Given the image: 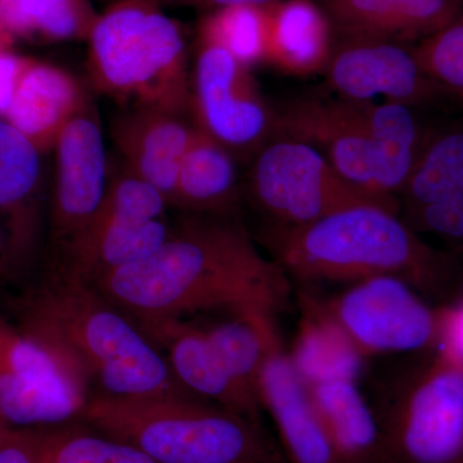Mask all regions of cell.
I'll return each mask as SVG.
<instances>
[{"label": "cell", "mask_w": 463, "mask_h": 463, "mask_svg": "<svg viewBox=\"0 0 463 463\" xmlns=\"http://www.w3.org/2000/svg\"><path fill=\"white\" fill-rule=\"evenodd\" d=\"M462 196L463 124L429 130L416 166L399 197L401 213Z\"/></svg>", "instance_id": "obj_27"}, {"label": "cell", "mask_w": 463, "mask_h": 463, "mask_svg": "<svg viewBox=\"0 0 463 463\" xmlns=\"http://www.w3.org/2000/svg\"><path fill=\"white\" fill-rule=\"evenodd\" d=\"M90 383L78 364L0 310V419L12 429L81 422Z\"/></svg>", "instance_id": "obj_6"}, {"label": "cell", "mask_w": 463, "mask_h": 463, "mask_svg": "<svg viewBox=\"0 0 463 463\" xmlns=\"http://www.w3.org/2000/svg\"><path fill=\"white\" fill-rule=\"evenodd\" d=\"M312 146L353 187L395 212L380 196L364 102L301 99L276 111V133ZM399 214V213H398Z\"/></svg>", "instance_id": "obj_13"}, {"label": "cell", "mask_w": 463, "mask_h": 463, "mask_svg": "<svg viewBox=\"0 0 463 463\" xmlns=\"http://www.w3.org/2000/svg\"><path fill=\"white\" fill-rule=\"evenodd\" d=\"M303 318L292 352V364L307 385L361 379L364 356L350 343L315 298H303Z\"/></svg>", "instance_id": "obj_25"}, {"label": "cell", "mask_w": 463, "mask_h": 463, "mask_svg": "<svg viewBox=\"0 0 463 463\" xmlns=\"http://www.w3.org/2000/svg\"><path fill=\"white\" fill-rule=\"evenodd\" d=\"M139 327L165 355L183 388L197 398L258 422L260 403L228 373L203 326L174 319Z\"/></svg>", "instance_id": "obj_17"}, {"label": "cell", "mask_w": 463, "mask_h": 463, "mask_svg": "<svg viewBox=\"0 0 463 463\" xmlns=\"http://www.w3.org/2000/svg\"><path fill=\"white\" fill-rule=\"evenodd\" d=\"M249 194L270 225L279 227H298L346 207L374 203L321 152L281 134H274L252 157Z\"/></svg>", "instance_id": "obj_9"}, {"label": "cell", "mask_w": 463, "mask_h": 463, "mask_svg": "<svg viewBox=\"0 0 463 463\" xmlns=\"http://www.w3.org/2000/svg\"><path fill=\"white\" fill-rule=\"evenodd\" d=\"M325 75L340 99L359 102L383 96L386 102L416 109L450 97L422 71L412 50L385 39L347 36L334 48Z\"/></svg>", "instance_id": "obj_14"}, {"label": "cell", "mask_w": 463, "mask_h": 463, "mask_svg": "<svg viewBox=\"0 0 463 463\" xmlns=\"http://www.w3.org/2000/svg\"><path fill=\"white\" fill-rule=\"evenodd\" d=\"M398 213L362 203L298 227L268 225L260 240L289 277L354 283L397 277L426 300H446L462 285L455 252L426 243Z\"/></svg>", "instance_id": "obj_3"}, {"label": "cell", "mask_w": 463, "mask_h": 463, "mask_svg": "<svg viewBox=\"0 0 463 463\" xmlns=\"http://www.w3.org/2000/svg\"><path fill=\"white\" fill-rule=\"evenodd\" d=\"M318 303L364 358L437 349L438 307L397 277L350 283Z\"/></svg>", "instance_id": "obj_10"}, {"label": "cell", "mask_w": 463, "mask_h": 463, "mask_svg": "<svg viewBox=\"0 0 463 463\" xmlns=\"http://www.w3.org/2000/svg\"><path fill=\"white\" fill-rule=\"evenodd\" d=\"M437 349L463 365V297L438 307Z\"/></svg>", "instance_id": "obj_34"}, {"label": "cell", "mask_w": 463, "mask_h": 463, "mask_svg": "<svg viewBox=\"0 0 463 463\" xmlns=\"http://www.w3.org/2000/svg\"><path fill=\"white\" fill-rule=\"evenodd\" d=\"M398 383L383 426L394 463H463V365L435 349Z\"/></svg>", "instance_id": "obj_7"}, {"label": "cell", "mask_w": 463, "mask_h": 463, "mask_svg": "<svg viewBox=\"0 0 463 463\" xmlns=\"http://www.w3.org/2000/svg\"><path fill=\"white\" fill-rule=\"evenodd\" d=\"M183 115L154 108H128L111 123L123 165L157 188L172 206L179 164L196 134Z\"/></svg>", "instance_id": "obj_18"}, {"label": "cell", "mask_w": 463, "mask_h": 463, "mask_svg": "<svg viewBox=\"0 0 463 463\" xmlns=\"http://www.w3.org/2000/svg\"><path fill=\"white\" fill-rule=\"evenodd\" d=\"M364 109L373 139L374 179L380 196L401 213L399 197L416 166L429 130L408 106L364 102Z\"/></svg>", "instance_id": "obj_22"}, {"label": "cell", "mask_w": 463, "mask_h": 463, "mask_svg": "<svg viewBox=\"0 0 463 463\" xmlns=\"http://www.w3.org/2000/svg\"><path fill=\"white\" fill-rule=\"evenodd\" d=\"M42 152L0 118V227L17 281L32 269L44 219Z\"/></svg>", "instance_id": "obj_15"}, {"label": "cell", "mask_w": 463, "mask_h": 463, "mask_svg": "<svg viewBox=\"0 0 463 463\" xmlns=\"http://www.w3.org/2000/svg\"><path fill=\"white\" fill-rule=\"evenodd\" d=\"M259 401L272 417L289 462L341 463L309 386L292 364L279 335L261 370Z\"/></svg>", "instance_id": "obj_16"}, {"label": "cell", "mask_w": 463, "mask_h": 463, "mask_svg": "<svg viewBox=\"0 0 463 463\" xmlns=\"http://www.w3.org/2000/svg\"><path fill=\"white\" fill-rule=\"evenodd\" d=\"M88 42V71L99 93L125 108L190 111L184 38L154 0H116L99 14Z\"/></svg>", "instance_id": "obj_5"}, {"label": "cell", "mask_w": 463, "mask_h": 463, "mask_svg": "<svg viewBox=\"0 0 463 463\" xmlns=\"http://www.w3.org/2000/svg\"><path fill=\"white\" fill-rule=\"evenodd\" d=\"M11 316L78 364L88 383L99 386L97 394L194 395L138 323L69 270L44 265L38 281L14 298Z\"/></svg>", "instance_id": "obj_2"}, {"label": "cell", "mask_w": 463, "mask_h": 463, "mask_svg": "<svg viewBox=\"0 0 463 463\" xmlns=\"http://www.w3.org/2000/svg\"><path fill=\"white\" fill-rule=\"evenodd\" d=\"M237 196L236 156L197 128L179 164L172 206L188 214L230 215Z\"/></svg>", "instance_id": "obj_24"}, {"label": "cell", "mask_w": 463, "mask_h": 463, "mask_svg": "<svg viewBox=\"0 0 463 463\" xmlns=\"http://www.w3.org/2000/svg\"><path fill=\"white\" fill-rule=\"evenodd\" d=\"M167 201L157 188L120 165L109 172L108 191L99 215L58 263L91 283L120 268L138 263L161 248L172 232Z\"/></svg>", "instance_id": "obj_8"}, {"label": "cell", "mask_w": 463, "mask_h": 463, "mask_svg": "<svg viewBox=\"0 0 463 463\" xmlns=\"http://www.w3.org/2000/svg\"><path fill=\"white\" fill-rule=\"evenodd\" d=\"M53 194L45 263H58L99 215L109 183V161L97 109L85 106L54 146Z\"/></svg>", "instance_id": "obj_12"}, {"label": "cell", "mask_w": 463, "mask_h": 463, "mask_svg": "<svg viewBox=\"0 0 463 463\" xmlns=\"http://www.w3.org/2000/svg\"><path fill=\"white\" fill-rule=\"evenodd\" d=\"M33 58L21 56L14 51L0 56V118H5L14 102L18 88Z\"/></svg>", "instance_id": "obj_35"}, {"label": "cell", "mask_w": 463, "mask_h": 463, "mask_svg": "<svg viewBox=\"0 0 463 463\" xmlns=\"http://www.w3.org/2000/svg\"><path fill=\"white\" fill-rule=\"evenodd\" d=\"M43 463H155L138 448L85 423L51 428Z\"/></svg>", "instance_id": "obj_30"}, {"label": "cell", "mask_w": 463, "mask_h": 463, "mask_svg": "<svg viewBox=\"0 0 463 463\" xmlns=\"http://www.w3.org/2000/svg\"><path fill=\"white\" fill-rule=\"evenodd\" d=\"M81 423L155 463H282L258 422L194 395L93 394Z\"/></svg>", "instance_id": "obj_4"}, {"label": "cell", "mask_w": 463, "mask_h": 463, "mask_svg": "<svg viewBox=\"0 0 463 463\" xmlns=\"http://www.w3.org/2000/svg\"><path fill=\"white\" fill-rule=\"evenodd\" d=\"M191 111L199 129L237 157H254L276 133V111L250 67L223 48L200 43L191 78Z\"/></svg>", "instance_id": "obj_11"}, {"label": "cell", "mask_w": 463, "mask_h": 463, "mask_svg": "<svg viewBox=\"0 0 463 463\" xmlns=\"http://www.w3.org/2000/svg\"><path fill=\"white\" fill-rule=\"evenodd\" d=\"M11 431L12 428H9L7 423H5V421H3L2 419H0V443H2V441L8 437V434Z\"/></svg>", "instance_id": "obj_39"}, {"label": "cell", "mask_w": 463, "mask_h": 463, "mask_svg": "<svg viewBox=\"0 0 463 463\" xmlns=\"http://www.w3.org/2000/svg\"><path fill=\"white\" fill-rule=\"evenodd\" d=\"M50 429H12L0 443V463H43Z\"/></svg>", "instance_id": "obj_33"}, {"label": "cell", "mask_w": 463, "mask_h": 463, "mask_svg": "<svg viewBox=\"0 0 463 463\" xmlns=\"http://www.w3.org/2000/svg\"><path fill=\"white\" fill-rule=\"evenodd\" d=\"M16 282V276H14L11 261H9L7 242H5V233L0 227V288H5V286Z\"/></svg>", "instance_id": "obj_37"}, {"label": "cell", "mask_w": 463, "mask_h": 463, "mask_svg": "<svg viewBox=\"0 0 463 463\" xmlns=\"http://www.w3.org/2000/svg\"><path fill=\"white\" fill-rule=\"evenodd\" d=\"M90 102L74 75L33 60L5 118L45 154Z\"/></svg>", "instance_id": "obj_19"}, {"label": "cell", "mask_w": 463, "mask_h": 463, "mask_svg": "<svg viewBox=\"0 0 463 463\" xmlns=\"http://www.w3.org/2000/svg\"><path fill=\"white\" fill-rule=\"evenodd\" d=\"M203 328L231 376L260 403L261 370L274 339L279 335L276 317L227 313V318Z\"/></svg>", "instance_id": "obj_26"}, {"label": "cell", "mask_w": 463, "mask_h": 463, "mask_svg": "<svg viewBox=\"0 0 463 463\" xmlns=\"http://www.w3.org/2000/svg\"><path fill=\"white\" fill-rule=\"evenodd\" d=\"M269 12L267 62L288 75L325 72L335 48L326 11L312 0H279Z\"/></svg>", "instance_id": "obj_23"}, {"label": "cell", "mask_w": 463, "mask_h": 463, "mask_svg": "<svg viewBox=\"0 0 463 463\" xmlns=\"http://www.w3.org/2000/svg\"><path fill=\"white\" fill-rule=\"evenodd\" d=\"M417 233H431L446 240L457 257H463V196L437 201L401 213Z\"/></svg>", "instance_id": "obj_32"}, {"label": "cell", "mask_w": 463, "mask_h": 463, "mask_svg": "<svg viewBox=\"0 0 463 463\" xmlns=\"http://www.w3.org/2000/svg\"><path fill=\"white\" fill-rule=\"evenodd\" d=\"M99 17L90 0H0V24L29 42L88 41Z\"/></svg>", "instance_id": "obj_28"}, {"label": "cell", "mask_w": 463, "mask_h": 463, "mask_svg": "<svg viewBox=\"0 0 463 463\" xmlns=\"http://www.w3.org/2000/svg\"><path fill=\"white\" fill-rule=\"evenodd\" d=\"M139 326L200 313L277 317L291 300V277L259 251L231 215L188 214L156 252L93 283Z\"/></svg>", "instance_id": "obj_1"}, {"label": "cell", "mask_w": 463, "mask_h": 463, "mask_svg": "<svg viewBox=\"0 0 463 463\" xmlns=\"http://www.w3.org/2000/svg\"><path fill=\"white\" fill-rule=\"evenodd\" d=\"M310 395L341 463H385L383 426L358 381L312 383Z\"/></svg>", "instance_id": "obj_21"}, {"label": "cell", "mask_w": 463, "mask_h": 463, "mask_svg": "<svg viewBox=\"0 0 463 463\" xmlns=\"http://www.w3.org/2000/svg\"><path fill=\"white\" fill-rule=\"evenodd\" d=\"M14 42H16V38L0 24V56L14 51Z\"/></svg>", "instance_id": "obj_38"}, {"label": "cell", "mask_w": 463, "mask_h": 463, "mask_svg": "<svg viewBox=\"0 0 463 463\" xmlns=\"http://www.w3.org/2000/svg\"><path fill=\"white\" fill-rule=\"evenodd\" d=\"M417 63L448 96L463 100V12L412 48Z\"/></svg>", "instance_id": "obj_31"}, {"label": "cell", "mask_w": 463, "mask_h": 463, "mask_svg": "<svg viewBox=\"0 0 463 463\" xmlns=\"http://www.w3.org/2000/svg\"><path fill=\"white\" fill-rule=\"evenodd\" d=\"M269 26V5L216 9L200 21L199 43L218 45L251 69L267 62Z\"/></svg>", "instance_id": "obj_29"}, {"label": "cell", "mask_w": 463, "mask_h": 463, "mask_svg": "<svg viewBox=\"0 0 463 463\" xmlns=\"http://www.w3.org/2000/svg\"><path fill=\"white\" fill-rule=\"evenodd\" d=\"M163 7H187L213 12L216 9L239 7V5H265L279 0H154Z\"/></svg>", "instance_id": "obj_36"}, {"label": "cell", "mask_w": 463, "mask_h": 463, "mask_svg": "<svg viewBox=\"0 0 463 463\" xmlns=\"http://www.w3.org/2000/svg\"><path fill=\"white\" fill-rule=\"evenodd\" d=\"M347 36L385 41L425 39L462 14V0H323Z\"/></svg>", "instance_id": "obj_20"}]
</instances>
